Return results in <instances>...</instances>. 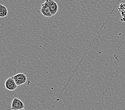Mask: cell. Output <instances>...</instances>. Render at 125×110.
I'll list each match as a JSON object with an SVG mask.
<instances>
[{
    "mask_svg": "<svg viewBox=\"0 0 125 110\" xmlns=\"http://www.w3.org/2000/svg\"><path fill=\"white\" fill-rule=\"evenodd\" d=\"M8 13V11L7 7L3 4H0V17H7Z\"/></svg>",
    "mask_w": 125,
    "mask_h": 110,
    "instance_id": "cell-6",
    "label": "cell"
},
{
    "mask_svg": "<svg viewBox=\"0 0 125 110\" xmlns=\"http://www.w3.org/2000/svg\"><path fill=\"white\" fill-rule=\"evenodd\" d=\"M25 110L24 109H20V110Z\"/></svg>",
    "mask_w": 125,
    "mask_h": 110,
    "instance_id": "cell-7",
    "label": "cell"
},
{
    "mask_svg": "<svg viewBox=\"0 0 125 110\" xmlns=\"http://www.w3.org/2000/svg\"><path fill=\"white\" fill-rule=\"evenodd\" d=\"M45 2L48 4L51 13L52 14V16H54L57 13L59 10V6L54 0H46Z\"/></svg>",
    "mask_w": 125,
    "mask_h": 110,
    "instance_id": "cell-3",
    "label": "cell"
},
{
    "mask_svg": "<svg viewBox=\"0 0 125 110\" xmlns=\"http://www.w3.org/2000/svg\"><path fill=\"white\" fill-rule=\"evenodd\" d=\"M13 79L15 81L16 84L18 86H21L23 85L27 82V76L25 74L19 73L13 76Z\"/></svg>",
    "mask_w": 125,
    "mask_h": 110,
    "instance_id": "cell-1",
    "label": "cell"
},
{
    "mask_svg": "<svg viewBox=\"0 0 125 110\" xmlns=\"http://www.w3.org/2000/svg\"><path fill=\"white\" fill-rule=\"evenodd\" d=\"M25 105L22 101L17 97H14L11 103V109L12 110H18L24 109Z\"/></svg>",
    "mask_w": 125,
    "mask_h": 110,
    "instance_id": "cell-4",
    "label": "cell"
},
{
    "mask_svg": "<svg viewBox=\"0 0 125 110\" xmlns=\"http://www.w3.org/2000/svg\"><path fill=\"white\" fill-rule=\"evenodd\" d=\"M5 88L7 89L8 90L10 91H13L16 90L18 85H17L16 83L14 81V79L12 77L8 78L7 80H6L5 83Z\"/></svg>",
    "mask_w": 125,
    "mask_h": 110,
    "instance_id": "cell-2",
    "label": "cell"
},
{
    "mask_svg": "<svg viewBox=\"0 0 125 110\" xmlns=\"http://www.w3.org/2000/svg\"><path fill=\"white\" fill-rule=\"evenodd\" d=\"M41 12L45 17H50L53 16L51 13L49 5L47 4V3L46 2H45L43 4H42Z\"/></svg>",
    "mask_w": 125,
    "mask_h": 110,
    "instance_id": "cell-5",
    "label": "cell"
}]
</instances>
